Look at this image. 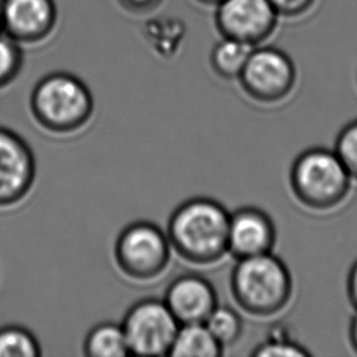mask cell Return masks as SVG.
Returning <instances> with one entry per match:
<instances>
[{
	"mask_svg": "<svg viewBox=\"0 0 357 357\" xmlns=\"http://www.w3.org/2000/svg\"><path fill=\"white\" fill-rule=\"evenodd\" d=\"M42 348L31 331L17 324L0 328V357H39Z\"/></svg>",
	"mask_w": 357,
	"mask_h": 357,
	"instance_id": "18",
	"label": "cell"
},
{
	"mask_svg": "<svg viewBox=\"0 0 357 357\" xmlns=\"http://www.w3.org/2000/svg\"><path fill=\"white\" fill-rule=\"evenodd\" d=\"M317 0H270L277 15L282 19H298L307 14Z\"/></svg>",
	"mask_w": 357,
	"mask_h": 357,
	"instance_id": "22",
	"label": "cell"
},
{
	"mask_svg": "<svg viewBox=\"0 0 357 357\" xmlns=\"http://www.w3.org/2000/svg\"><path fill=\"white\" fill-rule=\"evenodd\" d=\"M37 174L33 150L14 130L0 126V208H13L32 190Z\"/></svg>",
	"mask_w": 357,
	"mask_h": 357,
	"instance_id": "9",
	"label": "cell"
},
{
	"mask_svg": "<svg viewBox=\"0 0 357 357\" xmlns=\"http://www.w3.org/2000/svg\"><path fill=\"white\" fill-rule=\"evenodd\" d=\"M289 181L295 198L305 208L329 211L348 198L353 178L334 150L317 146L298 155Z\"/></svg>",
	"mask_w": 357,
	"mask_h": 357,
	"instance_id": "4",
	"label": "cell"
},
{
	"mask_svg": "<svg viewBox=\"0 0 357 357\" xmlns=\"http://www.w3.org/2000/svg\"><path fill=\"white\" fill-rule=\"evenodd\" d=\"M164 301L179 324H204L218 305V293L211 282L195 273L172 280Z\"/></svg>",
	"mask_w": 357,
	"mask_h": 357,
	"instance_id": "12",
	"label": "cell"
},
{
	"mask_svg": "<svg viewBox=\"0 0 357 357\" xmlns=\"http://www.w3.org/2000/svg\"><path fill=\"white\" fill-rule=\"evenodd\" d=\"M231 291L248 314L271 317L289 304L293 278L284 262L268 252L237 260L231 273Z\"/></svg>",
	"mask_w": 357,
	"mask_h": 357,
	"instance_id": "3",
	"label": "cell"
},
{
	"mask_svg": "<svg viewBox=\"0 0 357 357\" xmlns=\"http://www.w3.org/2000/svg\"><path fill=\"white\" fill-rule=\"evenodd\" d=\"M172 246L167 233L156 223L135 221L121 231L115 243V261L130 280L158 278L169 267Z\"/></svg>",
	"mask_w": 357,
	"mask_h": 357,
	"instance_id": "5",
	"label": "cell"
},
{
	"mask_svg": "<svg viewBox=\"0 0 357 357\" xmlns=\"http://www.w3.org/2000/svg\"><path fill=\"white\" fill-rule=\"evenodd\" d=\"M213 22L221 37L257 47L273 36L280 16L270 0H223L215 8Z\"/></svg>",
	"mask_w": 357,
	"mask_h": 357,
	"instance_id": "8",
	"label": "cell"
},
{
	"mask_svg": "<svg viewBox=\"0 0 357 357\" xmlns=\"http://www.w3.org/2000/svg\"><path fill=\"white\" fill-rule=\"evenodd\" d=\"M347 291H348V298L350 303L355 307V310H357V260L354 262V265L349 271Z\"/></svg>",
	"mask_w": 357,
	"mask_h": 357,
	"instance_id": "24",
	"label": "cell"
},
{
	"mask_svg": "<svg viewBox=\"0 0 357 357\" xmlns=\"http://www.w3.org/2000/svg\"><path fill=\"white\" fill-rule=\"evenodd\" d=\"M334 151L343 162L350 177L357 181V120L349 122L339 132Z\"/></svg>",
	"mask_w": 357,
	"mask_h": 357,
	"instance_id": "21",
	"label": "cell"
},
{
	"mask_svg": "<svg viewBox=\"0 0 357 357\" xmlns=\"http://www.w3.org/2000/svg\"><path fill=\"white\" fill-rule=\"evenodd\" d=\"M229 216L222 204L208 198L188 199L174 208L167 223L172 250L193 265L208 266L228 254Z\"/></svg>",
	"mask_w": 357,
	"mask_h": 357,
	"instance_id": "1",
	"label": "cell"
},
{
	"mask_svg": "<svg viewBox=\"0 0 357 357\" xmlns=\"http://www.w3.org/2000/svg\"><path fill=\"white\" fill-rule=\"evenodd\" d=\"M252 49L254 47L237 39L221 37L211 49L210 66L222 79H238Z\"/></svg>",
	"mask_w": 357,
	"mask_h": 357,
	"instance_id": "14",
	"label": "cell"
},
{
	"mask_svg": "<svg viewBox=\"0 0 357 357\" xmlns=\"http://www.w3.org/2000/svg\"><path fill=\"white\" fill-rule=\"evenodd\" d=\"M130 355L169 356L179 326L164 300L148 298L132 305L122 321Z\"/></svg>",
	"mask_w": 357,
	"mask_h": 357,
	"instance_id": "7",
	"label": "cell"
},
{
	"mask_svg": "<svg viewBox=\"0 0 357 357\" xmlns=\"http://www.w3.org/2000/svg\"><path fill=\"white\" fill-rule=\"evenodd\" d=\"M204 324L223 348L237 343L244 328L241 314L226 305H218Z\"/></svg>",
	"mask_w": 357,
	"mask_h": 357,
	"instance_id": "17",
	"label": "cell"
},
{
	"mask_svg": "<svg viewBox=\"0 0 357 357\" xmlns=\"http://www.w3.org/2000/svg\"><path fill=\"white\" fill-rule=\"evenodd\" d=\"M29 109L43 130L54 135H70L82 130L92 119L94 98L76 75L54 71L36 83Z\"/></svg>",
	"mask_w": 357,
	"mask_h": 357,
	"instance_id": "2",
	"label": "cell"
},
{
	"mask_svg": "<svg viewBox=\"0 0 357 357\" xmlns=\"http://www.w3.org/2000/svg\"><path fill=\"white\" fill-rule=\"evenodd\" d=\"M1 4H3V0H0V29H1Z\"/></svg>",
	"mask_w": 357,
	"mask_h": 357,
	"instance_id": "27",
	"label": "cell"
},
{
	"mask_svg": "<svg viewBox=\"0 0 357 357\" xmlns=\"http://www.w3.org/2000/svg\"><path fill=\"white\" fill-rule=\"evenodd\" d=\"M223 349L205 324H181L169 356L218 357L222 355Z\"/></svg>",
	"mask_w": 357,
	"mask_h": 357,
	"instance_id": "13",
	"label": "cell"
},
{
	"mask_svg": "<svg viewBox=\"0 0 357 357\" xmlns=\"http://www.w3.org/2000/svg\"><path fill=\"white\" fill-rule=\"evenodd\" d=\"M237 81L243 92L252 100L277 104L294 91L298 70L283 49L261 44L251 50Z\"/></svg>",
	"mask_w": 357,
	"mask_h": 357,
	"instance_id": "6",
	"label": "cell"
},
{
	"mask_svg": "<svg viewBox=\"0 0 357 357\" xmlns=\"http://www.w3.org/2000/svg\"><path fill=\"white\" fill-rule=\"evenodd\" d=\"M145 37L154 52L164 58H172L183 40L184 26L177 19L153 20L148 22Z\"/></svg>",
	"mask_w": 357,
	"mask_h": 357,
	"instance_id": "16",
	"label": "cell"
},
{
	"mask_svg": "<svg viewBox=\"0 0 357 357\" xmlns=\"http://www.w3.org/2000/svg\"><path fill=\"white\" fill-rule=\"evenodd\" d=\"M58 21L55 0H3L1 31L22 47L48 40Z\"/></svg>",
	"mask_w": 357,
	"mask_h": 357,
	"instance_id": "10",
	"label": "cell"
},
{
	"mask_svg": "<svg viewBox=\"0 0 357 357\" xmlns=\"http://www.w3.org/2000/svg\"><path fill=\"white\" fill-rule=\"evenodd\" d=\"M349 338H350V343H351V347L355 350V353H357V310L356 314H354L351 322H350Z\"/></svg>",
	"mask_w": 357,
	"mask_h": 357,
	"instance_id": "25",
	"label": "cell"
},
{
	"mask_svg": "<svg viewBox=\"0 0 357 357\" xmlns=\"http://www.w3.org/2000/svg\"><path fill=\"white\" fill-rule=\"evenodd\" d=\"M24 63L22 45L0 29V88L8 87L19 77Z\"/></svg>",
	"mask_w": 357,
	"mask_h": 357,
	"instance_id": "19",
	"label": "cell"
},
{
	"mask_svg": "<svg viewBox=\"0 0 357 357\" xmlns=\"http://www.w3.org/2000/svg\"><path fill=\"white\" fill-rule=\"evenodd\" d=\"M165 0H116L126 14L132 16H146L159 9Z\"/></svg>",
	"mask_w": 357,
	"mask_h": 357,
	"instance_id": "23",
	"label": "cell"
},
{
	"mask_svg": "<svg viewBox=\"0 0 357 357\" xmlns=\"http://www.w3.org/2000/svg\"><path fill=\"white\" fill-rule=\"evenodd\" d=\"M254 357H307L311 356L307 349L290 340L285 334L278 333L268 337L264 343L254 349Z\"/></svg>",
	"mask_w": 357,
	"mask_h": 357,
	"instance_id": "20",
	"label": "cell"
},
{
	"mask_svg": "<svg viewBox=\"0 0 357 357\" xmlns=\"http://www.w3.org/2000/svg\"><path fill=\"white\" fill-rule=\"evenodd\" d=\"M198 4L203 5V6H208V8H216L218 5L222 3L223 0H194Z\"/></svg>",
	"mask_w": 357,
	"mask_h": 357,
	"instance_id": "26",
	"label": "cell"
},
{
	"mask_svg": "<svg viewBox=\"0 0 357 357\" xmlns=\"http://www.w3.org/2000/svg\"><path fill=\"white\" fill-rule=\"evenodd\" d=\"M83 354L89 357H125L130 355L121 324L102 322L88 332L83 342Z\"/></svg>",
	"mask_w": 357,
	"mask_h": 357,
	"instance_id": "15",
	"label": "cell"
},
{
	"mask_svg": "<svg viewBox=\"0 0 357 357\" xmlns=\"http://www.w3.org/2000/svg\"><path fill=\"white\" fill-rule=\"evenodd\" d=\"M277 241L275 222L256 206H243L229 216L228 254L236 259L272 252Z\"/></svg>",
	"mask_w": 357,
	"mask_h": 357,
	"instance_id": "11",
	"label": "cell"
}]
</instances>
